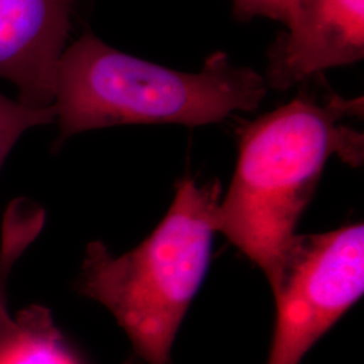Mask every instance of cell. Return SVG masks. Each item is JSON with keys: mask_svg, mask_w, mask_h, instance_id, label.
<instances>
[{"mask_svg": "<svg viewBox=\"0 0 364 364\" xmlns=\"http://www.w3.org/2000/svg\"><path fill=\"white\" fill-rule=\"evenodd\" d=\"M16 323L15 332L0 346V364H78L46 309L31 306Z\"/></svg>", "mask_w": 364, "mask_h": 364, "instance_id": "52a82bcc", "label": "cell"}, {"mask_svg": "<svg viewBox=\"0 0 364 364\" xmlns=\"http://www.w3.org/2000/svg\"><path fill=\"white\" fill-rule=\"evenodd\" d=\"M42 225V213L27 207L10 210L6 219L3 243L0 251V346L15 332L18 323L6 308L4 282L14 262L38 234Z\"/></svg>", "mask_w": 364, "mask_h": 364, "instance_id": "ba28073f", "label": "cell"}, {"mask_svg": "<svg viewBox=\"0 0 364 364\" xmlns=\"http://www.w3.org/2000/svg\"><path fill=\"white\" fill-rule=\"evenodd\" d=\"M73 1L0 0V78L13 82L26 105L52 107Z\"/></svg>", "mask_w": 364, "mask_h": 364, "instance_id": "8992f818", "label": "cell"}, {"mask_svg": "<svg viewBox=\"0 0 364 364\" xmlns=\"http://www.w3.org/2000/svg\"><path fill=\"white\" fill-rule=\"evenodd\" d=\"M289 33L270 53L267 87L287 90L364 55V0H294Z\"/></svg>", "mask_w": 364, "mask_h": 364, "instance_id": "5b68a950", "label": "cell"}, {"mask_svg": "<svg viewBox=\"0 0 364 364\" xmlns=\"http://www.w3.org/2000/svg\"><path fill=\"white\" fill-rule=\"evenodd\" d=\"M235 14L240 19L264 16L290 26L294 14V0H234Z\"/></svg>", "mask_w": 364, "mask_h": 364, "instance_id": "30bf717a", "label": "cell"}, {"mask_svg": "<svg viewBox=\"0 0 364 364\" xmlns=\"http://www.w3.org/2000/svg\"><path fill=\"white\" fill-rule=\"evenodd\" d=\"M267 84L258 72L212 54L198 73L156 65L84 34L63 53L55 70L53 108L60 141L120 124L203 126L239 111H254Z\"/></svg>", "mask_w": 364, "mask_h": 364, "instance_id": "7a4b0ae2", "label": "cell"}, {"mask_svg": "<svg viewBox=\"0 0 364 364\" xmlns=\"http://www.w3.org/2000/svg\"><path fill=\"white\" fill-rule=\"evenodd\" d=\"M270 287L277 321L266 364H299L363 294V224L296 235Z\"/></svg>", "mask_w": 364, "mask_h": 364, "instance_id": "277c9868", "label": "cell"}, {"mask_svg": "<svg viewBox=\"0 0 364 364\" xmlns=\"http://www.w3.org/2000/svg\"><path fill=\"white\" fill-rule=\"evenodd\" d=\"M220 183L185 177L166 216L138 247L115 257L103 243L88 248L78 291L117 318L135 356L169 364L182 320L208 270Z\"/></svg>", "mask_w": 364, "mask_h": 364, "instance_id": "3957f363", "label": "cell"}, {"mask_svg": "<svg viewBox=\"0 0 364 364\" xmlns=\"http://www.w3.org/2000/svg\"><path fill=\"white\" fill-rule=\"evenodd\" d=\"M363 112V99L328 102L299 95L245 127L228 193L219 201L216 231L259 266L273 282L326 161L358 166L363 135L343 123Z\"/></svg>", "mask_w": 364, "mask_h": 364, "instance_id": "6da1fadb", "label": "cell"}, {"mask_svg": "<svg viewBox=\"0 0 364 364\" xmlns=\"http://www.w3.org/2000/svg\"><path fill=\"white\" fill-rule=\"evenodd\" d=\"M52 107H34L0 93V168L21 136L34 127L52 123Z\"/></svg>", "mask_w": 364, "mask_h": 364, "instance_id": "9c48e42d", "label": "cell"}]
</instances>
